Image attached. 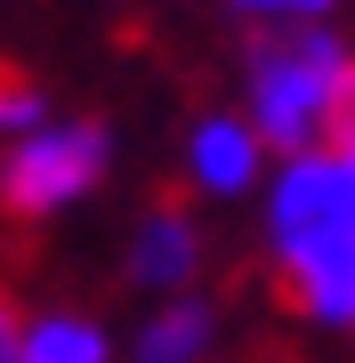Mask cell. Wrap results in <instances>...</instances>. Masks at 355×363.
<instances>
[{
	"label": "cell",
	"mask_w": 355,
	"mask_h": 363,
	"mask_svg": "<svg viewBox=\"0 0 355 363\" xmlns=\"http://www.w3.org/2000/svg\"><path fill=\"white\" fill-rule=\"evenodd\" d=\"M113 162V138L106 121H65V130H33L16 138V154L0 162V210L16 218H49V210L81 202Z\"/></svg>",
	"instance_id": "2"
},
{
	"label": "cell",
	"mask_w": 355,
	"mask_h": 363,
	"mask_svg": "<svg viewBox=\"0 0 355 363\" xmlns=\"http://www.w3.org/2000/svg\"><path fill=\"white\" fill-rule=\"evenodd\" d=\"M16 363H106V331L89 315H40L16 331Z\"/></svg>",
	"instance_id": "7"
},
{
	"label": "cell",
	"mask_w": 355,
	"mask_h": 363,
	"mask_svg": "<svg viewBox=\"0 0 355 363\" xmlns=\"http://www.w3.org/2000/svg\"><path fill=\"white\" fill-rule=\"evenodd\" d=\"M194 178L210 186V194H242V186L259 178V138H250L242 121H202L194 130Z\"/></svg>",
	"instance_id": "6"
},
{
	"label": "cell",
	"mask_w": 355,
	"mask_h": 363,
	"mask_svg": "<svg viewBox=\"0 0 355 363\" xmlns=\"http://www.w3.org/2000/svg\"><path fill=\"white\" fill-rule=\"evenodd\" d=\"M283 298L315 323H355V234L283 259Z\"/></svg>",
	"instance_id": "4"
},
{
	"label": "cell",
	"mask_w": 355,
	"mask_h": 363,
	"mask_svg": "<svg viewBox=\"0 0 355 363\" xmlns=\"http://www.w3.org/2000/svg\"><path fill=\"white\" fill-rule=\"evenodd\" d=\"M16 331H25V323H16L9 298H0V363H16Z\"/></svg>",
	"instance_id": "12"
},
{
	"label": "cell",
	"mask_w": 355,
	"mask_h": 363,
	"mask_svg": "<svg viewBox=\"0 0 355 363\" xmlns=\"http://www.w3.org/2000/svg\"><path fill=\"white\" fill-rule=\"evenodd\" d=\"M339 234H355V154H299L275 186V250L299 259Z\"/></svg>",
	"instance_id": "3"
},
{
	"label": "cell",
	"mask_w": 355,
	"mask_h": 363,
	"mask_svg": "<svg viewBox=\"0 0 355 363\" xmlns=\"http://www.w3.org/2000/svg\"><path fill=\"white\" fill-rule=\"evenodd\" d=\"M40 113H49V97H40L16 65H0V130H25V138H33Z\"/></svg>",
	"instance_id": "10"
},
{
	"label": "cell",
	"mask_w": 355,
	"mask_h": 363,
	"mask_svg": "<svg viewBox=\"0 0 355 363\" xmlns=\"http://www.w3.org/2000/svg\"><path fill=\"white\" fill-rule=\"evenodd\" d=\"M323 138L331 154H355V57H339V73L323 89Z\"/></svg>",
	"instance_id": "9"
},
{
	"label": "cell",
	"mask_w": 355,
	"mask_h": 363,
	"mask_svg": "<svg viewBox=\"0 0 355 363\" xmlns=\"http://www.w3.org/2000/svg\"><path fill=\"white\" fill-rule=\"evenodd\" d=\"M210 323H218V315L202 307V298L162 307L154 323H145V339H137V363H194L202 347H210Z\"/></svg>",
	"instance_id": "8"
},
{
	"label": "cell",
	"mask_w": 355,
	"mask_h": 363,
	"mask_svg": "<svg viewBox=\"0 0 355 363\" xmlns=\"http://www.w3.org/2000/svg\"><path fill=\"white\" fill-rule=\"evenodd\" d=\"M235 9H250V16H323L331 0H235Z\"/></svg>",
	"instance_id": "11"
},
{
	"label": "cell",
	"mask_w": 355,
	"mask_h": 363,
	"mask_svg": "<svg viewBox=\"0 0 355 363\" xmlns=\"http://www.w3.org/2000/svg\"><path fill=\"white\" fill-rule=\"evenodd\" d=\"M339 40L331 33H266L250 49V113H259V145H283L291 162L315 154L323 138V89L339 73Z\"/></svg>",
	"instance_id": "1"
},
{
	"label": "cell",
	"mask_w": 355,
	"mask_h": 363,
	"mask_svg": "<svg viewBox=\"0 0 355 363\" xmlns=\"http://www.w3.org/2000/svg\"><path fill=\"white\" fill-rule=\"evenodd\" d=\"M194 259H202V242H194V218L162 202L154 218H145L137 250H130V283H154V291H170V283H186V274H194Z\"/></svg>",
	"instance_id": "5"
}]
</instances>
